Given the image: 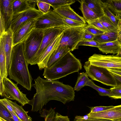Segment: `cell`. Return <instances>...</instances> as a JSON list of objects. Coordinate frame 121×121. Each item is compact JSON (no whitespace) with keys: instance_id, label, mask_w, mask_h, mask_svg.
<instances>
[{"instance_id":"6da1fadb","label":"cell","mask_w":121,"mask_h":121,"mask_svg":"<svg viewBox=\"0 0 121 121\" xmlns=\"http://www.w3.org/2000/svg\"><path fill=\"white\" fill-rule=\"evenodd\" d=\"M34 81L32 86L35 89L36 93L29 104L32 106V112L41 110L43 106L51 100L58 101L64 104L74 100L75 92L71 86L57 80L44 79L39 76Z\"/></svg>"},{"instance_id":"7a4b0ae2","label":"cell","mask_w":121,"mask_h":121,"mask_svg":"<svg viewBox=\"0 0 121 121\" xmlns=\"http://www.w3.org/2000/svg\"><path fill=\"white\" fill-rule=\"evenodd\" d=\"M24 56L23 43L13 47L8 68V76L28 91H31L33 78Z\"/></svg>"},{"instance_id":"3957f363","label":"cell","mask_w":121,"mask_h":121,"mask_svg":"<svg viewBox=\"0 0 121 121\" xmlns=\"http://www.w3.org/2000/svg\"><path fill=\"white\" fill-rule=\"evenodd\" d=\"M82 68L80 60L69 51L50 67L45 68L43 76L47 80H55L78 72Z\"/></svg>"},{"instance_id":"277c9868","label":"cell","mask_w":121,"mask_h":121,"mask_svg":"<svg viewBox=\"0 0 121 121\" xmlns=\"http://www.w3.org/2000/svg\"><path fill=\"white\" fill-rule=\"evenodd\" d=\"M43 30L35 29L23 43L24 55L28 65L40 47Z\"/></svg>"},{"instance_id":"5b68a950","label":"cell","mask_w":121,"mask_h":121,"mask_svg":"<svg viewBox=\"0 0 121 121\" xmlns=\"http://www.w3.org/2000/svg\"><path fill=\"white\" fill-rule=\"evenodd\" d=\"M84 67L88 77L92 80L108 86H116L114 78L107 68L91 65L88 61L85 63Z\"/></svg>"},{"instance_id":"8992f818","label":"cell","mask_w":121,"mask_h":121,"mask_svg":"<svg viewBox=\"0 0 121 121\" xmlns=\"http://www.w3.org/2000/svg\"><path fill=\"white\" fill-rule=\"evenodd\" d=\"M63 17L54 10L43 14L36 19L35 29L44 30L57 27H67L63 21Z\"/></svg>"},{"instance_id":"52a82bcc","label":"cell","mask_w":121,"mask_h":121,"mask_svg":"<svg viewBox=\"0 0 121 121\" xmlns=\"http://www.w3.org/2000/svg\"><path fill=\"white\" fill-rule=\"evenodd\" d=\"M3 91L1 96L7 99L15 100L24 106L29 104L30 101L26 95L21 91L17 86V83H15L9 78L3 79Z\"/></svg>"},{"instance_id":"ba28073f","label":"cell","mask_w":121,"mask_h":121,"mask_svg":"<svg viewBox=\"0 0 121 121\" xmlns=\"http://www.w3.org/2000/svg\"><path fill=\"white\" fill-rule=\"evenodd\" d=\"M85 27L71 28L65 29L63 31L58 47L67 46L71 51L78 49L77 45L82 40Z\"/></svg>"},{"instance_id":"9c48e42d","label":"cell","mask_w":121,"mask_h":121,"mask_svg":"<svg viewBox=\"0 0 121 121\" xmlns=\"http://www.w3.org/2000/svg\"><path fill=\"white\" fill-rule=\"evenodd\" d=\"M88 61L91 65L98 67L121 69V57L116 55L94 54L89 58Z\"/></svg>"},{"instance_id":"30bf717a","label":"cell","mask_w":121,"mask_h":121,"mask_svg":"<svg viewBox=\"0 0 121 121\" xmlns=\"http://www.w3.org/2000/svg\"><path fill=\"white\" fill-rule=\"evenodd\" d=\"M65 27H57L44 30L43 39L40 47L38 52L33 58L30 64L31 65L37 64L39 58L44 50L57 36L63 32Z\"/></svg>"},{"instance_id":"8fae6325","label":"cell","mask_w":121,"mask_h":121,"mask_svg":"<svg viewBox=\"0 0 121 121\" xmlns=\"http://www.w3.org/2000/svg\"><path fill=\"white\" fill-rule=\"evenodd\" d=\"M43 14L35 8H30L21 12L14 13L10 28L14 34L27 21L36 19Z\"/></svg>"},{"instance_id":"7c38bea8","label":"cell","mask_w":121,"mask_h":121,"mask_svg":"<svg viewBox=\"0 0 121 121\" xmlns=\"http://www.w3.org/2000/svg\"><path fill=\"white\" fill-rule=\"evenodd\" d=\"M36 19L29 20L23 24L17 31L13 34V46L23 43L35 29Z\"/></svg>"},{"instance_id":"4fadbf2b","label":"cell","mask_w":121,"mask_h":121,"mask_svg":"<svg viewBox=\"0 0 121 121\" xmlns=\"http://www.w3.org/2000/svg\"><path fill=\"white\" fill-rule=\"evenodd\" d=\"M63 32L55 38L39 57L37 64L39 70H41L46 67L50 57L58 48Z\"/></svg>"},{"instance_id":"5bb4252c","label":"cell","mask_w":121,"mask_h":121,"mask_svg":"<svg viewBox=\"0 0 121 121\" xmlns=\"http://www.w3.org/2000/svg\"><path fill=\"white\" fill-rule=\"evenodd\" d=\"M89 117L114 120L121 119V105L115 106L112 108L104 111L87 114Z\"/></svg>"},{"instance_id":"9a60e30c","label":"cell","mask_w":121,"mask_h":121,"mask_svg":"<svg viewBox=\"0 0 121 121\" xmlns=\"http://www.w3.org/2000/svg\"><path fill=\"white\" fill-rule=\"evenodd\" d=\"M13 0H0L2 13L4 17L5 31L10 28L13 14L12 3Z\"/></svg>"},{"instance_id":"2e32d148","label":"cell","mask_w":121,"mask_h":121,"mask_svg":"<svg viewBox=\"0 0 121 121\" xmlns=\"http://www.w3.org/2000/svg\"><path fill=\"white\" fill-rule=\"evenodd\" d=\"M13 33L10 28L2 35L4 47L6 57V69L7 71L10 60L13 45Z\"/></svg>"},{"instance_id":"e0dca14e","label":"cell","mask_w":121,"mask_h":121,"mask_svg":"<svg viewBox=\"0 0 121 121\" xmlns=\"http://www.w3.org/2000/svg\"><path fill=\"white\" fill-rule=\"evenodd\" d=\"M54 10L63 17L75 20L82 23L86 24L83 17L80 16L75 12L71 7L70 5L63 6Z\"/></svg>"},{"instance_id":"ac0fdd59","label":"cell","mask_w":121,"mask_h":121,"mask_svg":"<svg viewBox=\"0 0 121 121\" xmlns=\"http://www.w3.org/2000/svg\"><path fill=\"white\" fill-rule=\"evenodd\" d=\"M37 2V0H13L12 7L13 14L30 8H35Z\"/></svg>"},{"instance_id":"d6986e66","label":"cell","mask_w":121,"mask_h":121,"mask_svg":"<svg viewBox=\"0 0 121 121\" xmlns=\"http://www.w3.org/2000/svg\"><path fill=\"white\" fill-rule=\"evenodd\" d=\"M98 48L103 53L117 54L121 50V43L117 39L115 41L99 43Z\"/></svg>"},{"instance_id":"ffe728a7","label":"cell","mask_w":121,"mask_h":121,"mask_svg":"<svg viewBox=\"0 0 121 121\" xmlns=\"http://www.w3.org/2000/svg\"><path fill=\"white\" fill-rule=\"evenodd\" d=\"M69 51L71 50L67 46L58 47L50 57L45 68H49L52 66Z\"/></svg>"},{"instance_id":"44dd1931","label":"cell","mask_w":121,"mask_h":121,"mask_svg":"<svg viewBox=\"0 0 121 121\" xmlns=\"http://www.w3.org/2000/svg\"><path fill=\"white\" fill-rule=\"evenodd\" d=\"M87 5L99 18L104 15V2L100 0H83Z\"/></svg>"},{"instance_id":"7402d4cb","label":"cell","mask_w":121,"mask_h":121,"mask_svg":"<svg viewBox=\"0 0 121 121\" xmlns=\"http://www.w3.org/2000/svg\"><path fill=\"white\" fill-rule=\"evenodd\" d=\"M104 3L111 13L121 20V0H108Z\"/></svg>"},{"instance_id":"603a6c76","label":"cell","mask_w":121,"mask_h":121,"mask_svg":"<svg viewBox=\"0 0 121 121\" xmlns=\"http://www.w3.org/2000/svg\"><path fill=\"white\" fill-rule=\"evenodd\" d=\"M0 69L2 79L7 78L8 74L6 69V57L2 36L0 37Z\"/></svg>"},{"instance_id":"cb8c5ba5","label":"cell","mask_w":121,"mask_h":121,"mask_svg":"<svg viewBox=\"0 0 121 121\" xmlns=\"http://www.w3.org/2000/svg\"><path fill=\"white\" fill-rule=\"evenodd\" d=\"M78 1L80 4L79 9L81 11L83 18L86 22L99 18L97 15L88 7L83 0H78Z\"/></svg>"},{"instance_id":"d4e9b609","label":"cell","mask_w":121,"mask_h":121,"mask_svg":"<svg viewBox=\"0 0 121 121\" xmlns=\"http://www.w3.org/2000/svg\"><path fill=\"white\" fill-rule=\"evenodd\" d=\"M8 100L14 109L18 117L22 121H32V119L27 114L22 106L19 105L16 102H13L8 99Z\"/></svg>"},{"instance_id":"484cf974","label":"cell","mask_w":121,"mask_h":121,"mask_svg":"<svg viewBox=\"0 0 121 121\" xmlns=\"http://www.w3.org/2000/svg\"><path fill=\"white\" fill-rule=\"evenodd\" d=\"M117 32L108 31L95 36L93 40L100 43L115 41L117 39Z\"/></svg>"},{"instance_id":"4316f807","label":"cell","mask_w":121,"mask_h":121,"mask_svg":"<svg viewBox=\"0 0 121 121\" xmlns=\"http://www.w3.org/2000/svg\"><path fill=\"white\" fill-rule=\"evenodd\" d=\"M90 79L86 72L80 73L78 76L74 88V91H79L83 87L86 86L87 83Z\"/></svg>"},{"instance_id":"83f0119b","label":"cell","mask_w":121,"mask_h":121,"mask_svg":"<svg viewBox=\"0 0 121 121\" xmlns=\"http://www.w3.org/2000/svg\"><path fill=\"white\" fill-rule=\"evenodd\" d=\"M40 1L49 4L54 9L65 5H71L76 1L72 0H39Z\"/></svg>"},{"instance_id":"f1b7e54d","label":"cell","mask_w":121,"mask_h":121,"mask_svg":"<svg viewBox=\"0 0 121 121\" xmlns=\"http://www.w3.org/2000/svg\"><path fill=\"white\" fill-rule=\"evenodd\" d=\"M89 86L96 90L100 95L108 96L110 97L111 95V92L110 89H106L101 87L95 85L90 79L86 83V86Z\"/></svg>"},{"instance_id":"f546056e","label":"cell","mask_w":121,"mask_h":121,"mask_svg":"<svg viewBox=\"0 0 121 121\" xmlns=\"http://www.w3.org/2000/svg\"><path fill=\"white\" fill-rule=\"evenodd\" d=\"M101 24L109 32H117V28L110 20L106 15H104L98 18Z\"/></svg>"},{"instance_id":"4dcf8cb0","label":"cell","mask_w":121,"mask_h":121,"mask_svg":"<svg viewBox=\"0 0 121 121\" xmlns=\"http://www.w3.org/2000/svg\"><path fill=\"white\" fill-rule=\"evenodd\" d=\"M86 22L87 23V25L89 26L105 32L109 31L100 22L98 18Z\"/></svg>"},{"instance_id":"1f68e13d","label":"cell","mask_w":121,"mask_h":121,"mask_svg":"<svg viewBox=\"0 0 121 121\" xmlns=\"http://www.w3.org/2000/svg\"><path fill=\"white\" fill-rule=\"evenodd\" d=\"M63 17V21L68 28L84 27L87 25V24L82 23L75 20Z\"/></svg>"},{"instance_id":"d6a6232c","label":"cell","mask_w":121,"mask_h":121,"mask_svg":"<svg viewBox=\"0 0 121 121\" xmlns=\"http://www.w3.org/2000/svg\"><path fill=\"white\" fill-rule=\"evenodd\" d=\"M0 117L8 121H14L10 112L0 101Z\"/></svg>"},{"instance_id":"836d02e7","label":"cell","mask_w":121,"mask_h":121,"mask_svg":"<svg viewBox=\"0 0 121 121\" xmlns=\"http://www.w3.org/2000/svg\"><path fill=\"white\" fill-rule=\"evenodd\" d=\"M37 4L39 10L43 14L48 12L50 10L51 5L47 3L37 0Z\"/></svg>"},{"instance_id":"e575fe53","label":"cell","mask_w":121,"mask_h":121,"mask_svg":"<svg viewBox=\"0 0 121 121\" xmlns=\"http://www.w3.org/2000/svg\"><path fill=\"white\" fill-rule=\"evenodd\" d=\"M111 95L110 97L114 99L121 98V86H116L110 89Z\"/></svg>"},{"instance_id":"d590c367","label":"cell","mask_w":121,"mask_h":121,"mask_svg":"<svg viewBox=\"0 0 121 121\" xmlns=\"http://www.w3.org/2000/svg\"><path fill=\"white\" fill-rule=\"evenodd\" d=\"M104 15L110 20L117 28L118 22L120 19L111 13L108 10L104 4Z\"/></svg>"},{"instance_id":"8d00e7d4","label":"cell","mask_w":121,"mask_h":121,"mask_svg":"<svg viewBox=\"0 0 121 121\" xmlns=\"http://www.w3.org/2000/svg\"><path fill=\"white\" fill-rule=\"evenodd\" d=\"M99 43L94 40H81L77 45V48L78 49L79 46L84 45L94 47L98 48Z\"/></svg>"},{"instance_id":"74e56055","label":"cell","mask_w":121,"mask_h":121,"mask_svg":"<svg viewBox=\"0 0 121 121\" xmlns=\"http://www.w3.org/2000/svg\"><path fill=\"white\" fill-rule=\"evenodd\" d=\"M0 101L1 103L9 112L17 116L14 109L8 101L7 99L4 98L2 99H0Z\"/></svg>"},{"instance_id":"f35d334b","label":"cell","mask_w":121,"mask_h":121,"mask_svg":"<svg viewBox=\"0 0 121 121\" xmlns=\"http://www.w3.org/2000/svg\"><path fill=\"white\" fill-rule=\"evenodd\" d=\"M114 106H110L93 107L91 108V110L90 113H93L104 111L113 108Z\"/></svg>"},{"instance_id":"ab89813d","label":"cell","mask_w":121,"mask_h":121,"mask_svg":"<svg viewBox=\"0 0 121 121\" xmlns=\"http://www.w3.org/2000/svg\"><path fill=\"white\" fill-rule=\"evenodd\" d=\"M55 113L54 110L52 108H50L48 110L44 117L45 121H54Z\"/></svg>"},{"instance_id":"60d3db41","label":"cell","mask_w":121,"mask_h":121,"mask_svg":"<svg viewBox=\"0 0 121 121\" xmlns=\"http://www.w3.org/2000/svg\"><path fill=\"white\" fill-rule=\"evenodd\" d=\"M85 30L95 36L104 33L105 32L88 26L87 25L84 27Z\"/></svg>"},{"instance_id":"b9f144b4","label":"cell","mask_w":121,"mask_h":121,"mask_svg":"<svg viewBox=\"0 0 121 121\" xmlns=\"http://www.w3.org/2000/svg\"><path fill=\"white\" fill-rule=\"evenodd\" d=\"M5 31L4 20L2 15L0 5V37Z\"/></svg>"},{"instance_id":"7bdbcfd3","label":"cell","mask_w":121,"mask_h":121,"mask_svg":"<svg viewBox=\"0 0 121 121\" xmlns=\"http://www.w3.org/2000/svg\"><path fill=\"white\" fill-rule=\"evenodd\" d=\"M95 36V35L91 33L84 29L82 36V40H93Z\"/></svg>"},{"instance_id":"ee69618b","label":"cell","mask_w":121,"mask_h":121,"mask_svg":"<svg viewBox=\"0 0 121 121\" xmlns=\"http://www.w3.org/2000/svg\"><path fill=\"white\" fill-rule=\"evenodd\" d=\"M54 121H70L68 116H63L56 112L55 114Z\"/></svg>"},{"instance_id":"f6af8a7d","label":"cell","mask_w":121,"mask_h":121,"mask_svg":"<svg viewBox=\"0 0 121 121\" xmlns=\"http://www.w3.org/2000/svg\"><path fill=\"white\" fill-rule=\"evenodd\" d=\"M75 121H113L112 120L107 119L94 118L89 117L86 120L78 119L75 120Z\"/></svg>"},{"instance_id":"bcb514c9","label":"cell","mask_w":121,"mask_h":121,"mask_svg":"<svg viewBox=\"0 0 121 121\" xmlns=\"http://www.w3.org/2000/svg\"><path fill=\"white\" fill-rule=\"evenodd\" d=\"M111 73L121 76V69L118 68H107Z\"/></svg>"},{"instance_id":"7dc6e473","label":"cell","mask_w":121,"mask_h":121,"mask_svg":"<svg viewBox=\"0 0 121 121\" xmlns=\"http://www.w3.org/2000/svg\"><path fill=\"white\" fill-rule=\"evenodd\" d=\"M111 73L115 80L116 86H121V76Z\"/></svg>"},{"instance_id":"c3c4849f","label":"cell","mask_w":121,"mask_h":121,"mask_svg":"<svg viewBox=\"0 0 121 121\" xmlns=\"http://www.w3.org/2000/svg\"><path fill=\"white\" fill-rule=\"evenodd\" d=\"M3 79L2 78L0 69V96H2L3 91Z\"/></svg>"},{"instance_id":"681fc988","label":"cell","mask_w":121,"mask_h":121,"mask_svg":"<svg viewBox=\"0 0 121 121\" xmlns=\"http://www.w3.org/2000/svg\"><path fill=\"white\" fill-rule=\"evenodd\" d=\"M12 118L14 121H22L17 116H16L10 112Z\"/></svg>"},{"instance_id":"f907efd6","label":"cell","mask_w":121,"mask_h":121,"mask_svg":"<svg viewBox=\"0 0 121 121\" xmlns=\"http://www.w3.org/2000/svg\"><path fill=\"white\" fill-rule=\"evenodd\" d=\"M116 55L119 57H121V50H120Z\"/></svg>"},{"instance_id":"816d5d0a","label":"cell","mask_w":121,"mask_h":121,"mask_svg":"<svg viewBox=\"0 0 121 121\" xmlns=\"http://www.w3.org/2000/svg\"><path fill=\"white\" fill-rule=\"evenodd\" d=\"M0 121H8L5 119L0 117Z\"/></svg>"}]
</instances>
